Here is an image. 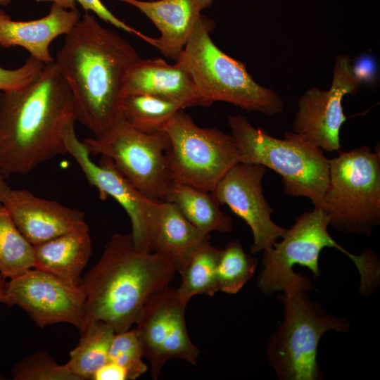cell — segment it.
I'll list each match as a JSON object with an SVG mask.
<instances>
[{
	"mask_svg": "<svg viewBox=\"0 0 380 380\" xmlns=\"http://www.w3.org/2000/svg\"><path fill=\"white\" fill-rule=\"evenodd\" d=\"M64 36L55 62L72 93L75 120L99 137L122 117L126 77L140 56L89 11Z\"/></svg>",
	"mask_w": 380,
	"mask_h": 380,
	"instance_id": "obj_1",
	"label": "cell"
},
{
	"mask_svg": "<svg viewBox=\"0 0 380 380\" xmlns=\"http://www.w3.org/2000/svg\"><path fill=\"white\" fill-rule=\"evenodd\" d=\"M75 122L72 93L55 61L29 84L0 91V170L5 178L26 175L67 153L63 139Z\"/></svg>",
	"mask_w": 380,
	"mask_h": 380,
	"instance_id": "obj_2",
	"label": "cell"
},
{
	"mask_svg": "<svg viewBox=\"0 0 380 380\" xmlns=\"http://www.w3.org/2000/svg\"><path fill=\"white\" fill-rule=\"evenodd\" d=\"M176 272L165 255L137 249L131 233L113 234L81 280L85 293L84 328L99 320L109 324L115 333L131 329L146 300L168 286Z\"/></svg>",
	"mask_w": 380,
	"mask_h": 380,
	"instance_id": "obj_3",
	"label": "cell"
},
{
	"mask_svg": "<svg viewBox=\"0 0 380 380\" xmlns=\"http://www.w3.org/2000/svg\"><path fill=\"white\" fill-rule=\"evenodd\" d=\"M228 123L240 163L274 170L281 177L287 195L306 197L315 208H322L329 176V159L322 150L292 131L282 139L274 137L240 114L229 115Z\"/></svg>",
	"mask_w": 380,
	"mask_h": 380,
	"instance_id": "obj_4",
	"label": "cell"
},
{
	"mask_svg": "<svg viewBox=\"0 0 380 380\" xmlns=\"http://www.w3.org/2000/svg\"><path fill=\"white\" fill-rule=\"evenodd\" d=\"M312 288L305 275L296 273L279 296L285 308L284 320L270 338L267 353L279 379H322L317 362L321 337L330 330L346 332L350 328L346 320L327 313L309 298L306 291Z\"/></svg>",
	"mask_w": 380,
	"mask_h": 380,
	"instance_id": "obj_5",
	"label": "cell"
},
{
	"mask_svg": "<svg viewBox=\"0 0 380 380\" xmlns=\"http://www.w3.org/2000/svg\"><path fill=\"white\" fill-rule=\"evenodd\" d=\"M214 25L211 19L202 15L176 61L189 72L205 106L224 101L268 116L281 113V98L258 84L243 63L215 45L210 37Z\"/></svg>",
	"mask_w": 380,
	"mask_h": 380,
	"instance_id": "obj_6",
	"label": "cell"
},
{
	"mask_svg": "<svg viewBox=\"0 0 380 380\" xmlns=\"http://www.w3.org/2000/svg\"><path fill=\"white\" fill-rule=\"evenodd\" d=\"M329 219L322 208H313L299 215L288 229L281 242L264 251L263 269L258 279L262 293L272 294L282 291L285 284L296 274V265L306 267L315 277L320 275L318 260L322 250L335 248L354 262L360 277L359 292L363 296L372 293L380 281V264L377 255L370 249L354 255L341 246L329 234Z\"/></svg>",
	"mask_w": 380,
	"mask_h": 380,
	"instance_id": "obj_7",
	"label": "cell"
},
{
	"mask_svg": "<svg viewBox=\"0 0 380 380\" xmlns=\"http://www.w3.org/2000/svg\"><path fill=\"white\" fill-rule=\"evenodd\" d=\"M329 183L322 209L329 225L370 236L380 223V151L362 146L329 160Z\"/></svg>",
	"mask_w": 380,
	"mask_h": 380,
	"instance_id": "obj_8",
	"label": "cell"
},
{
	"mask_svg": "<svg viewBox=\"0 0 380 380\" xmlns=\"http://www.w3.org/2000/svg\"><path fill=\"white\" fill-rule=\"evenodd\" d=\"M162 130L169 139L167 157L174 182L210 193L227 171L240 163L231 134L199 127L183 109Z\"/></svg>",
	"mask_w": 380,
	"mask_h": 380,
	"instance_id": "obj_9",
	"label": "cell"
},
{
	"mask_svg": "<svg viewBox=\"0 0 380 380\" xmlns=\"http://www.w3.org/2000/svg\"><path fill=\"white\" fill-rule=\"evenodd\" d=\"M82 141L90 154L110 158L119 172L144 196L165 200L173 182L167 157L169 139L165 131L141 132L121 117L103 134Z\"/></svg>",
	"mask_w": 380,
	"mask_h": 380,
	"instance_id": "obj_10",
	"label": "cell"
},
{
	"mask_svg": "<svg viewBox=\"0 0 380 380\" xmlns=\"http://www.w3.org/2000/svg\"><path fill=\"white\" fill-rule=\"evenodd\" d=\"M186 304L176 289L166 286L146 301L135 323L144 358L149 362L151 376L157 379L165 364L179 358L195 365L199 355L187 332Z\"/></svg>",
	"mask_w": 380,
	"mask_h": 380,
	"instance_id": "obj_11",
	"label": "cell"
},
{
	"mask_svg": "<svg viewBox=\"0 0 380 380\" xmlns=\"http://www.w3.org/2000/svg\"><path fill=\"white\" fill-rule=\"evenodd\" d=\"M1 303L20 307L42 328L57 323L72 324L80 332L84 328L82 284L35 268L8 279Z\"/></svg>",
	"mask_w": 380,
	"mask_h": 380,
	"instance_id": "obj_12",
	"label": "cell"
},
{
	"mask_svg": "<svg viewBox=\"0 0 380 380\" xmlns=\"http://www.w3.org/2000/svg\"><path fill=\"white\" fill-rule=\"evenodd\" d=\"M63 139L67 153L77 162L89 184L105 199L114 198L125 210L132 224L131 235L137 249L151 252V235L158 202L137 189L116 168L107 156H101L99 164L93 162L83 141L79 140L75 122L65 129Z\"/></svg>",
	"mask_w": 380,
	"mask_h": 380,
	"instance_id": "obj_13",
	"label": "cell"
},
{
	"mask_svg": "<svg viewBox=\"0 0 380 380\" xmlns=\"http://www.w3.org/2000/svg\"><path fill=\"white\" fill-rule=\"evenodd\" d=\"M361 82L353 71L350 58L346 55L338 56L330 89L313 87L298 99L292 132L322 151L338 152L340 129L347 120L342 99L346 94H355Z\"/></svg>",
	"mask_w": 380,
	"mask_h": 380,
	"instance_id": "obj_14",
	"label": "cell"
},
{
	"mask_svg": "<svg viewBox=\"0 0 380 380\" xmlns=\"http://www.w3.org/2000/svg\"><path fill=\"white\" fill-rule=\"evenodd\" d=\"M266 170L260 164L238 163L210 192L220 205H227L250 227L253 237L251 253L272 247L287 231L272 220L273 209L263 195L262 184Z\"/></svg>",
	"mask_w": 380,
	"mask_h": 380,
	"instance_id": "obj_15",
	"label": "cell"
},
{
	"mask_svg": "<svg viewBox=\"0 0 380 380\" xmlns=\"http://www.w3.org/2000/svg\"><path fill=\"white\" fill-rule=\"evenodd\" d=\"M1 203L32 246L64 234L89 229L82 211L38 197L26 189L9 188Z\"/></svg>",
	"mask_w": 380,
	"mask_h": 380,
	"instance_id": "obj_16",
	"label": "cell"
},
{
	"mask_svg": "<svg viewBox=\"0 0 380 380\" xmlns=\"http://www.w3.org/2000/svg\"><path fill=\"white\" fill-rule=\"evenodd\" d=\"M129 4L143 13L160 32L157 38L144 34L141 39L176 61L197 23L202 11L213 0H115Z\"/></svg>",
	"mask_w": 380,
	"mask_h": 380,
	"instance_id": "obj_17",
	"label": "cell"
},
{
	"mask_svg": "<svg viewBox=\"0 0 380 380\" xmlns=\"http://www.w3.org/2000/svg\"><path fill=\"white\" fill-rule=\"evenodd\" d=\"M143 94L173 101L184 109L203 106L205 102L191 76L179 61L170 64L165 60L139 58L129 70L124 95Z\"/></svg>",
	"mask_w": 380,
	"mask_h": 380,
	"instance_id": "obj_18",
	"label": "cell"
},
{
	"mask_svg": "<svg viewBox=\"0 0 380 380\" xmlns=\"http://www.w3.org/2000/svg\"><path fill=\"white\" fill-rule=\"evenodd\" d=\"M81 18L76 9H65L51 4L49 13L39 19L16 21L0 9V46H19L30 56L44 64L53 61L49 51L51 42L68 34Z\"/></svg>",
	"mask_w": 380,
	"mask_h": 380,
	"instance_id": "obj_19",
	"label": "cell"
},
{
	"mask_svg": "<svg viewBox=\"0 0 380 380\" xmlns=\"http://www.w3.org/2000/svg\"><path fill=\"white\" fill-rule=\"evenodd\" d=\"M209 240L210 234L190 223L174 203L158 202L151 229V252L167 257L177 272Z\"/></svg>",
	"mask_w": 380,
	"mask_h": 380,
	"instance_id": "obj_20",
	"label": "cell"
},
{
	"mask_svg": "<svg viewBox=\"0 0 380 380\" xmlns=\"http://www.w3.org/2000/svg\"><path fill=\"white\" fill-rule=\"evenodd\" d=\"M34 246L33 268L80 284L91 255L89 229L64 234Z\"/></svg>",
	"mask_w": 380,
	"mask_h": 380,
	"instance_id": "obj_21",
	"label": "cell"
},
{
	"mask_svg": "<svg viewBox=\"0 0 380 380\" xmlns=\"http://www.w3.org/2000/svg\"><path fill=\"white\" fill-rule=\"evenodd\" d=\"M164 201L174 203L184 217L203 233H227L232 229V218L221 210L210 192L173 181Z\"/></svg>",
	"mask_w": 380,
	"mask_h": 380,
	"instance_id": "obj_22",
	"label": "cell"
},
{
	"mask_svg": "<svg viewBox=\"0 0 380 380\" xmlns=\"http://www.w3.org/2000/svg\"><path fill=\"white\" fill-rule=\"evenodd\" d=\"M80 333L79 342L70 352L65 365L78 380H89L108 362L115 331L109 324L99 320L87 324Z\"/></svg>",
	"mask_w": 380,
	"mask_h": 380,
	"instance_id": "obj_23",
	"label": "cell"
},
{
	"mask_svg": "<svg viewBox=\"0 0 380 380\" xmlns=\"http://www.w3.org/2000/svg\"><path fill=\"white\" fill-rule=\"evenodd\" d=\"M221 249L210 242L201 248L178 272L181 283L176 289L180 299L187 305L189 300L196 295L210 296L218 291L216 269Z\"/></svg>",
	"mask_w": 380,
	"mask_h": 380,
	"instance_id": "obj_24",
	"label": "cell"
},
{
	"mask_svg": "<svg viewBox=\"0 0 380 380\" xmlns=\"http://www.w3.org/2000/svg\"><path fill=\"white\" fill-rule=\"evenodd\" d=\"M182 109L179 104L156 96L129 94L123 99L122 117L136 129L153 133L162 130L166 122Z\"/></svg>",
	"mask_w": 380,
	"mask_h": 380,
	"instance_id": "obj_25",
	"label": "cell"
},
{
	"mask_svg": "<svg viewBox=\"0 0 380 380\" xmlns=\"http://www.w3.org/2000/svg\"><path fill=\"white\" fill-rule=\"evenodd\" d=\"M34 246L0 204V272L7 279L33 268Z\"/></svg>",
	"mask_w": 380,
	"mask_h": 380,
	"instance_id": "obj_26",
	"label": "cell"
},
{
	"mask_svg": "<svg viewBox=\"0 0 380 380\" xmlns=\"http://www.w3.org/2000/svg\"><path fill=\"white\" fill-rule=\"evenodd\" d=\"M256 266V258L246 253L239 241L229 242L221 249L217 265L218 291L237 293L253 277Z\"/></svg>",
	"mask_w": 380,
	"mask_h": 380,
	"instance_id": "obj_27",
	"label": "cell"
},
{
	"mask_svg": "<svg viewBox=\"0 0 380 380\" xmlns=\"http://www.w3.org/2000/svg\"><path fill=\"white\" fill-rule=\"evenodd\" d=\"M15 380H78L67 365L58 364L46 351L25 356L13 367Z\"/></svg>",
	"mask_w": 380,
	"mask_h": 380,
	"instance_id": "obj_28",
	"label": "cell"
},
{
	"mask_svg": "<svg viewBox=\"0 0 380 380\" xmlns=\"http://www.w3.org/2000/svg\"><path fill=\"white\" fill-rule=\"evenodd\" d=\"M143 359L134 329L115 333L110 347L108 361L122 367L128 380L137 379L147 371L148 367Z\"/></svg>",
	"mask_w": 380,
	"mask_h": 380,
	"instance_id": "obj_29",
	"label": "cell"
},
{
	"mask_svg": "<svg viewBox=\"0 0 380 380\" xmlns=\"http://www.w3.org/2000/svg\"><path fill=\"white\" fill-rule=\"evenodd\" d=\"M37 2H51L56 4L65 9H76L78 3L86 11L95 13L104 22L111 24L115 27L122 30L126 32L141 38L143 33L129 25L125 23L113 14L103 4L101 0H35Z\"/></svg>",
	"mask_w": 380,
	"mask_h": 380,
	"instance_id": "obj_30",
	"label": "cell"
},
{
	"mask_svg": "<svg viewBox=\"0 0 380 380\" xmlns=\"http://www.w3.org/2000/svg\"><path fill=\"white\" fill-rule=\"evenodd\" d=\"M44 65L30 56L22 66L16 69L0 67V91L14 90L29 84L39 75Z\"/></svg>",
	"mask_w": 380,
	"mask_h": 380,
	"instance_id": "obj_31",
	"label": "cell"
},
{
	"mask_svg": "<svg viewBox=\"0 0 380 380\" xmlns=\"http://www.w3.org/2000/svg\"><path fill=\"white\" fill-rule=\"evenodd\" d=\"M91 380H128V376L122 367L108 361L94 373Z\"/></svg>",
	"mask_w": 380,
	"mask_h": 380,
	"instance_id": "obj_32",
	"label": "cell"
},
{
	"mask_svg": "<svg viewBox=\"0 0 380 380\" xmlns=\"http://www.w3.org/2000/svg\"><path fill=\"white\" fill-rule=\"evenodd\" d=\"M353 71L355 75L361 82L362 80L371 81L374 73V65L373 61L368 57L360 58L355 65H353Z\"/></svg>",
	"mask_w": 380,
	"mask_h": 380,
	"instance_id": "obj_33",
	"label": "cell"
},
{
	"mask_svg": "<svg viewBox=\"0 0 380 380\" xmlns=\"http://www.w3.org/2000/svg\"><path fill=\"white\" fill-rule=\"evenodd\" d=\"M10 187L6 183L5 177H4V175L1 173V171L0 170V204H1V203H2V199H3V197H4L6 191Z\"/></svg>",
	"mask_w": 380,
	"mask_h": 380,
	"instance_id": "obj_34",
	"label": "cell"
},
{
	"mask_svg": "<svg viewBox=\"0 0 380 380\" xmlns=\"http://www.w3.org/2000/svg\"><path fill=\"white\" fill-rule=\"evenodd\" d=\"M6 282V279L0 272V303H1L4 296Z\"/></svg>",
	"mask_w": 380,
	"mask_h": 380,
	"instance_id": "obj_35",
	"label": "cell"
},
{
	"mask_svg": "<svg viewBox=\"0 0 380 380\" xmlns=\"http://www.w3.org/2000/svg\"><path fill=\"white\" fill-rule=\"evenodd\" d=\"M12 0H0V6H6L8 5Z\"/></svg>",
	"mask_w": 380,
	"mask_h": 380,
	"instance_id": "obj_36",
	"label": "cell"
},
{
	"mask_svg": "<svg viewBox=\"0 0 380 380\" xmlns=\"http://www.w3.org/2000/svg\"><path fill=\"white\" fill-rule=\"evenodd\" d=\"M142 1H151V0H142Z\"/></svg>",
	"mask_w": 380,
	"mask_h": 380,
	"instance_id": "obj_37",
	"label": "cell"
}]
</instances>
